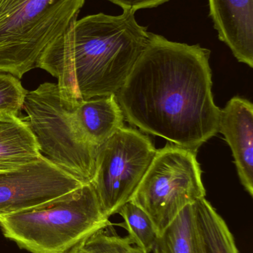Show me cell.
I'll return each mask as SVG.
<instances>
[{"label":"cell","instance_id":"e0dca14e","mask_svg":"<svg viewBox=\"0 0 253 253\" xmlns=\"http://www.w3.org/2000/svg\"><path fill=\"white\" fill-rule=\"evenodd\" d=\"M27 92L19 79L0 73V111L19 115Z\"/></svg>","mask_w":253,"mask_h":253},{"label":"cell","instance_id":"ba28073f","mask_svg":"<svg viewBox=\"0 0 253 253\" xmlns=\"http://www.w3.org/2000/svg\"><path fill=\"white\" fill-rule=\"evenodd\" d=\"M83 185L42 155L22 168L0 171V213L48 203Z\"/></svg>","mask_w":253,"mask_h":253},{"label":"cell","instance_id":"5b68a950","mask_svg":"<svg viewBox=\"0 0 253 253\" xmlns=\"http://www.w3.org/2000/svg\"><path fill=\"white\" fill-rule=\"evenodd\" d=\"M22 109L40 153L82 184L92 182L99 147L86 138L74 108L62 102L57 84L43 83L27 92Z\"/></svg>","mask_w":253,"mask_h":253},{"label":"cell","instance_id":"52a82bcc","mask_svg":"<svg viewBox=\"0 0 253 253\" xmlns=\"http://www.w3.org/2000/svg\"><path fill=\"white\" fill-rule=\"evenodd\" d=\"M156 153L148 136L124 126L100 146L91 184L107 218L132 200Z\"/></svg>","mask_w":253,"mask_h":253},{"label":"cell","instance_id":"8992f818","mask_svg":"<svg viewBox=\"0 0 253 253\" xmlns=\"http://www.w3.org/2000/svg\"><path fill=\"white\" fill-rule=\"evenodd\" d=\"M196 156L172 144L157 150L131 200L148 214L158 236L185 207L206 196Z\"/></svg>","mask_w":253,"mask_h":253},{"label":"cell","instance_id":"2e32d148","mask_svg":"<svg viewBox=\"0 0 253 253\" xmlns=\"http://www.w3.org/2000/svg\"><path fill=\"white\" fill-rule=\"evenodd\" d=\"M133 245L129 237L117 234L111 222L81 242L86 253H131Z\"/></svg>","mask_w":253,"mask_h":253},{"label":"cell","instance_id":"30bf717a","mask_svg":"<svg viewBox=\"0 0 253 253\" xmlns=\"http://www.w3.org/2000/svg\"><path fill=\"white\" fill-rule=\"evenodd\" d=\"M209 16L239 62L253 68V0H209Z\"/></svg>","mask_w":253,"mask_h":253},{"label":"cell","instance_id":"d6986e66","mask_svg":"<svg viewBox=\"0 0 253 253\" xmlns=\"http://www.w3.org/2000/svg\"><path fill=\"white\" fill-rule=\"evenodd\" d=\"M81 242L78 245H76L74 248H73L71 251H68L67 253H86V251L83 249L81 246Z\"/></svg>","mask_w":253,"mask_h":253},{"label":"cell","instance_id":"4fadbf2b","mask_svg":"<svg viewBox=\"0 0 253 253\" xmlns=\"http://www.w3.org/2000/svg\"><path fill=\"white\" fill-rule=\"evenodd\" d=\"M196 228L205 253H239L224 218L206 198L194 203Z\"/></svg>","mask_w":253,"mask_h":253},{"label":"cell","instance_id":"7c38bea8","mask_svg":"<svg viewBox=\"0 0 253 253\" xmlns=\"http://www.w3.org/2000/svg\"><path fill=\"white\" fill-rule=\"evenodd\" d=\"M74 111L80 129L98 147L123 126L124 116L115 94L82 101Z\"/></svg>","mask_w":253,"mask_h":253},{"label":"cell","instance_id":"9a60e30c","mask_svg":"<svg viewBox=\"0 0 253 253\" xmlns=\"http://www.w3.org/2000/svg\"><path fill=\"white\" fill-rule=\"evenodd\" d=\"M117 213L124 220L123 225L133 245L143 252L152 253L158 234L148 214L132 201L125 204Z\"/></svg>","mask_w":253,"mask_h":253},{"label":"cell","instance_id":"8fae6325","mask_svg":"<svg viewBox=\"0 0 253 253\" xmlns=\"http://www.w3.org/2000/svg\"><path fill=\"white\" fill-rule=\"evenodd\" d=\"M41 156L25 118L0 111V171L18 169L36 162Z\"/></svg>","mask_w":253,"mask_h":253},{"label":"cell","instance_id":"5bb4252c","mask_svg":"<svg viewBox=\"0 0 253 253\" xmlns=\"http://www.w3.org/2000/svg\"><path fill=\"white\" fill-rule=\"evenodd\" d=\"M194 204L187 205L158 236L153 253H197Z\"/></svg>","mask_w":253,"mask_h":253},{"label":"cell","instance_id":"7a4b0ae2","mask_svg":"<svg viewBox=\"0 0 253 253\" xmlns=\"http://www.w3.org/2000/svg\"><path fill=\"white\" fill-rule=\"evenodd\" d=\"M149 37L134 12L89 15L76 19L51 43L36 68L57 79L62 102L74 108L82 101L117 94Z\"/></svg>","mask_w":253,"mask_h":253},{"label":"cell","instance_id":"277c9868","mask_svg":"<svg viewBox=\"0 0 253 253\" xmlns=\"http://www.w3.org/2000/svg\"><path fill=\"white\" fill-rule=\"evenodd\" d=\"M86 0H0V73L22 79Z\"/></svg>","mask_w":253,"mask_h":253},{"label":"cell","instance_id":"3957f363","mask_svg":"<svg viewBox=\"0 0 253 253\" xmlns=\"http://www.w3.org/2000/svg\"><path fill=\"white\" fill-rule=\"evenodd\" d=\"M109 222L91 183L48 203L0 213L3 236L31 253H67Z\"/></svg>","mask_w":253,"mask_h":253},{"label":"cell","instance_id":"ac0fdd59","mask_svg":"<svg viewBox=\"0 0 253 253\" xmlns=\"http://www.w3.org/2000/svg\"><path fill=\"white\" fill-rule=\"evenodd\" d=\"M108 1L120 6L123 10L135 13L140 9L157 7L169 0H108Z\"/></svg>","mask_w":253,"mask_h":253},{"label":"cell","instance_id":"9c48e42d","mask_svg":"<svg viewBox=\"0 0 253 253\" xmlns=\"http://www.w3.org/2000/svg\"><path fill=\"white\" fill-rule=\"evenodd\" d=\"M218 132L231 148L239 179L253 196V105L248 99L235 96L220 114Z\"/></svg>","mask_w":253,"mask_h":253},{"label":"cell","instance_id":"6da1fadb","mask_svg":"<svg viewBox=\"0 0 253 253\" xmlns=\"http://www.w3.org/2000/svg\"><path fill=\"white\" fill-rule=\"evenodd\" d=\"M210 50L150 33L117 92L124 118L147 134L197 153L218 132L221 109L212 94Z\"/></svg>","mask_w":253,"mask_h":253}]
</instances>
